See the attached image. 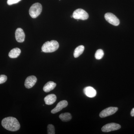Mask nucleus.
I'll return each instance as SVG.
<instances>
[{"label":"nucleus","instance_id":"f257e3e1","mask_svg":"<svg viewBox=\"0 0 134 134\" xmlns=\"http://www.w3.org/2000/svg\"><path fill=\"white\" fill-rule=\"evenodd\" d=\"M2 126L9 131L15 132L19 130L20 125L19 121L15 117H6L2 121Z\"/></svg>","mask_w":134,"mask_h":134},{"label":"nucleus","instance_id":"f03ea898","mask_svg":"<svg viewBox=\"0 0 134 134\" xmlns=\"http://www.w3.org/2000/svg\"><path fill=\"white\" fill-rule=\"evenodd\" d=\"M59 47V44L58 41L52 40L47 41L42 46V52L44 53H52L55 52Z\"/></svg>","mask_w":134,"mask_h":134},{"label":"nucleus","instance_id":"7ed1b4c3","mask_svg":"<svg viewBox=\"0 0 134 134\" xmlns=\"http://www.w3.org/2000/svg\"><path fill=\"white\" fill-rule=\"evenodd\" d=\"M42 10V5L39 3L33 4L29 9V14L32 18H36L41 14Z\"/></svg>","mask_w":134,"mask_h":134},{"label":"nucleus","instance_id":"20e7f679","mask_svg":"<svg viewBox=\"0 0 134 134\" xmlns=\"http://www.w3.org/2000/svg\"><path fill=\"white\" fill-rule=\"evenodd\" d=\"M73 18L75 19L85 20L88 19V14L85 10L82 9L76 10L73 13Z\"/></svg>","mask_w":134,"mask_h":134},{"label":"nucleus","instance_id":"39448f33","mask_svg":"<svg viewBox=\"0 0 134 134\" xmlns=\"http://www.w3.org/2000/svg\"><path fill=\"white\" fill-rule=\"evenodd\" d=\"M105 18L109 23L114 26H118L120 24V21L116 16L112 13H107L105 15Z\"/></svg>","mask_w":134,"mask_h":134},{"label":"nucleus","instance_id":"423d86ee","mask_svg":"<svg viewBox=\"0 0 134 134\" xmlns=\"http://www.w3.org/2000/svg\"><path fill=\"white\" fill-rule=\"evenodd\" d=\"M120 125L115 123H110L107 124L102 127V131L104 132H109L120 129Z\"/></svg>","mask_w":134,"mask_h":134},{"label":"nucleus","instance_id":"0eeeda50","mask_svg":"<svg viewBox=\"0 0 134 134\" xmlns=\"http://www.w3.org/2000/svg\"><path fill=\"white\" fill-rule=\"evenodd\" d=\"M118 108L116 107H109L103 110L99 114L101 118L104 117L113 115L118 111Z\"/></svg>","mask_w":134,"mask_h":134},{"label":"nucleus","instance_id":"6e6552de","mask_svg":"<svg viewBox=\"0 0 134 134\" xmlns=\"http://www.w3.org/2000/svg\"><path fill=\"white\" fill-rule=\"evenodd\" d=\"M37 78L34 76H30L26 78L25 82V86L26 88H31L36 83Z\"/></svg>","mask_w":134,"mask_h":134},{"label":"nucleus","instance_id":"1a4fd4ad","mask_svg":"<svg viewBox=\"0 0 134 134\" xmlns=\"http://www.w3.org/2000/svg\"><path fill=\"white\" fill-rule=\"evenodd\" d=\"M15 35L16 39L18 42L23 43L24 41L25 34L23 29L21 28H18L16 30Z\"/></svg>","mask_w":134,"mask_h":134},{"label":"nucleus","instance_id":"9d476101","mask_svg":"<svg viewBox=\"0 0 134 134\" xmlns=\"http://www.w3.org/2000/svg\"><path fill=\"white\" fill-rule=\"evenodd\" d=\"M68 105V102L67 100H62L58 103L55 108L51 111V113L52 114L56 113L62 110L63 108L66 107Z\"/></svg>","mask_w":134,"mask_h":134},{"label":"nucleus","instance_id":"9b49d317","mask_svg":"<svg viewBox=\"0 0 134 134\" xmlns=\"http://www.w3.org/2000/svg\"><path fill=\"white\" fill-rule=\"evenodd\" d=\"M83 92L85 95L90 98L94 97L97 95V92L91 86H87L83 90Z\"/></svg>","mask_w":134,"mask_h":134},{"label":"nucleus","instance_id":"f8f14e48","mask_svg":"<svg viewBox=\"0 0 134 134\" xmlns=\"http://www.w3.org/2000/svg\"><path fill=\"white\" fill-rule=\"evenodd\" d=\"M56 99L57 97L55 94H51L46 96L44 98V100L46 104L51 105L55 103Z\"/></svg>","mask_w":134,"mask_h":134},{"label":"nucleus","instance_id":"ddd939ff","mask_svg":"<svg viewBox=\"0 0 134 134\" xmlns=\"http://www.w3.org/2000/svg\"><path fill=\"white\" fill-rule=\"evenodd\" d=\"M56 86V84L54 82L52 81L48 82L44 86L43 91L46 92H49L53 90Z\"/></svg>","mask_w":134,"mask_h":134},{"label":"nucleus","instance_id":"4468645a","mask_svg":"<svg viewBox=\"0 0 134 134\" xmlns=\"http://www.w3.org/2000/svg\"><path fill=\"white\" fill-rule=\"evenodd\" d=\"M21 53V50L19 48H13L10 50L9 53V56L10 58H16L20 55Z\"/></svg>","mask_w":134,"mask_h":134},{"label":"nucleus","instance_id":"2eb2a0df","mask_svg":"<svg viewBox=\"0 0 134 134\" xmlns=\"http://www.w3.org/2000/svg\"><path fill=\"white\" fill-rule=\"evenodd\" d=\"M59 117L62 121H65V122L69 121L72 118L71 114L69 113L61 114H60Z\"/></svg>","mask_w":134,"mask_h":134},{"label":"nucleus","instance_id":"dca6fc26","mask_svg":"<svg viewBox=\"0 0 134 134\" xmlns=\"http://www.w3.org/2000/svg\"><path fill=\"white\" fill-rule=\"evenodd\" d=\"M84 50V47L83 46L81 45L77 47L75 49L74 52V57L75 58H78L83 53Z\"/></svg>","mask_w":134,"mask_h":134},{"label":"nucleus","instance_id":"f3484780","mask_svg":"<svg viewBox=\"0 0 134 134\" xmlns=\"http://www.w3.org/2000/svg\"><path fill=\"white\" fill-rule=\"evenodd\" d=\"M104 55V52L102 49H98L96 51L95 54V58L97 59L100 60L103 58Z\"/></svg>","mask_w":134,"mask_h":134},{"label":"nucleus","instance_id":"a211bd4d","mask_svg":"<svg viewBox=\"0 0 134 134\" xmlns=\"http://www.w3.org/2000/svg\"><path fill=\"white\" fill-rule=\"evenodd\" d=\"M47 133L48 134H55V128L54 126L50 124L47 126Z\"/></svg>","mask_w":134,"mask_h":134},{"label":"nucleus","instance_id":"6ab92c4d","mask_svg":"<svg viewBox=\"0 0 134 134\" xmlns=\"http://www.w3.org/2000/svg\"><path fill=\"white\" fill-rule=\"evenodd\" d=\"M7 80V77L5 75H0V84L4 83Z\"/></svg>","mask_w":134,"mask_h":134},{"label":"nucleus","instance_id":"aec40b11","mask_svg":"<svg viewBox=\"0 0 134 134\" xmlns=\"http://www.w3.org/2000/svg\"><path fill=\"white\" fill-rule=\"evenodd\" d=\"M21 1V0H8L7 3L8 5H11L18 3Z\"/></svg>","mask_w":134,"mask_h":134},{"label":"nucleus","instance_id":"412c9836","mask_svg":"<svg viewBox=\"0 0 134 134\" xmlns=\"http://www.w3.org/2000/svg\"><path fill=\"white\" fill-rule=\"evenodd\" d=\"M130 114H131V115L132 117H134V108L132 109L131 113H130Z\"/></svg>","mask_w":134,"mask_h":134}]
</instances>
